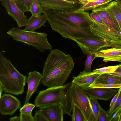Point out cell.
Masks as SVG:
<instances>
[{
	"label": "cell",
	"instance_id": "obj_26",
	"mask_svg": "<svg viewBox=\"0 0 121 121\" xmlns=\"http://www.w3.org/2000/svg\"><path fill=\"white\" fill-rule=\"evenodd\" d=\"M121 106V90L119 94L117 100L112 106L109 108L107 112L109 121L112 116L115 112Z\"/></svg>",
	"mask_w": 121,
	"mask_h": 121
},
{
	"label": "cell",
	"instance_id": "obj_8",
	"mask_svg": "<svg viewBox=\"0 0 121 121\" xmlns=\"http://www.w3.org/2000/svg\"><path fill=\"white\" fill-rule=\"evenodd\" d=\"M43 11L55 10L61 11L74 12L83 5L78 1L73 2L62 0H37Z\"/></svg>",
	"mask_w": 121,
	"mask_h": 121
},
{
	"label": "cell",
	"instance_id": "obj_38",
	"mask_svg": "<svg viewBox=\"0 0 121 121\" xmlns=\"http://www.w3.org/2000/svg\"><path fill=\"white\" fill-rule=\"evenodd\" d=\"M87 121H96L95 116L92 112L90 115Z\"/></svg>",
	"mask_w": 121,
	"mask_h": 121
},
{
	"label": "cell",
	"instance_id": "obj_25",
	"mask_svg": "<svg viewBox=\"0 0 121 121\" xmlns=\"http://www.w3.org/2000/svg\"><path fill=\"white\" fill-rule=\"evenodd\" d=\"M89 99L92 111L95 116L96 121H98V114L100 105L97 99L90 96Z\"/></svg>",
	"mask_w": 121,
	"mask_h": 121
},
{
	"label": "cell",
	"instance_id": "obj_27",
	"mask_svg": "<svg viewBox=\"0 0 121 121\" xmlns=\"http://www.w3.org/2000/svg\"><path fill=\"white\" fill-rule=\"evenodd\" d=\"M85 62V66L84 71L87 72L91 71V66L94 60L96 57L95 53H88Z\"/></svg>",
	"mask_w": 121,
	"mask_h": 121
},
{
	"label": "cell",
	"instance_id": "obj_4",
	"mask_svg": "<svg viewBox=\"0 0 121 121\" xmlns=\"http://www.w3.org/2000/svg\"><path fill=\"white\" fill-rule=\"evenodd\" d=\"M7 34L13 40L35 47L41 52L46 50H51L52 48L48 41L47 34L45 32L26 30L13 27L9 29Z\"/></svg>",
	"mask_w": 121,
	"mask_h": 121
},
{
	"label": "cell",
	"instance_id": "obj_30",
	"mask_svg": "<svg viewBox=\"0 0 121 121\" xmlns=\"http://www.w3.org/2000/svg\"><path fill=\"white\" fill-rule=\"evenodd\" d=\"M91 88H118L121 87V83L102 84L92 83L89 86Z\"/></svg>",
	"mask_w": 121,
	"mask_h": 121
},
{
	"label": "cell",
	"instance_id": "obj_35",
	"mask_svg": "<svg viewBox=\"0 0 121 121\" xmlns=\"http://www.w3.org/2000/svg\"><path fill=\"white\" fill-rule=\"evenodd\" d=\"M20 121H34L33 117L32 115H28L20 113Z\"/></svg>",
	"mask_w": 121,
	"mask_h": 121
},
{
	"label": "cell",
	"instance_id": "obj_33",
	"mask_svg": "<svg viewBox=\"0 0 121 121\" xmlns=\"http://www.w3.org/2000/svg\"><path fill=\"white\" fill-rule=\"evenodd\" d=\"M92 11L90 14L91 18L99 23L105 25L99 14L95 11Z\"/></svg>",
	"mask_w": 121,
	"mask_h": 121
},
{
	"label": "cell",
	"instance_id": "obj_6",
	"mask_svg": "<svg viewBox=\"0 0 121 121\" xmlns=\"http://www.w3.org/2000/svg\"><path fill=\"white\" fill-rule=\"evenodd\" d=\"M90 26L91 32L98 39L107 42L113 48H121V34L105 25L92 20Z\"/></svg>",
	"mask_w": 121,
	"mask_h": 121
},
{
	"label": "cell",
	"instance_id": "obj_9",
	"mask_svg": "<svg viewBox=\"0 0 121 121\" xmlns=\"http://www.w3.org/2000/svg\"><path fill=\"white\" fill-rule=\"evenodd\" d=\"M73 40L77 43L83 53L86 55L95 53L104 48H113L107 42L97 39H79Z\"/></svg>",
	"mask_w": 121,
	"mask_h": 121
},
{
	"label": "cell",
	"instance_id": "obj_10",
	"mask_svg": "<svg viewBox=\"0 0 121 121\" xmlns=\"http://www.w3.org/2000/svg\"><path fill=\"white\" fill-rule=\"evenodd\" d=\"M0 1L8 14L16 21L19 28L26 26L28 20L27 16L18 7L13 0H1Z\"/></svg>",
	"mask_w": 121,
	"mask_h": 121
},
{
	"label": "cell",
	"instance_id": "obj_14",
	"mask_svg": "<svg viewBox=\"0 0 121 121\" xmlns=\"http://www.w3.org/2000/svg\"><path fill=\"white\" fill-rule=\"evenodd\" d=\"M48 121H63L64 112L60 104H57L40 108Z\"/></svg>",
	"mask_w": 121,
	"mask_h": 121
},
{
	"label": "cell",
	"instance_id": "obj_23",
	"mask_svg": "<svg viewBox=\"0 0 121 121\" xmlns=\"http://www.w3.org/2000/svg\"><path fill=\"white\" fill-rule=\"evenodd\" d=\"M19 9L23 13L30 11L35 0H13Z\"/></svg>",
	"mask_w": 121,
	"mask_h": 121
},
{
	"label": "cell",
	"instance_id": "obj_40",
	"mask_svg": "<svg viewBox=\"0 0 121 121\" xmlns=\"http://www.w3.org/2000/svg\"><path fill=\"white\" fill-rule=\"evenodd\" d=\"M10 121H20V117L16 116L10 118Z\"/></svg>",
	"mask_w": 121,
	"mask_h": 121
},
{
	"label": "cell",
	"instance_id": "obj_12",
	"mask_svg": "<svg viewBox=\"0 0 121 121\" xmlns=\"http://www.w3.org/2000/svg\"><path fill=\"white\" fill-rule=\"evenodd\" d=\"M92 11H95L99 14L106 26L121 34V30L117 20L106 6L95 9Z\"/></svg>",
	"mask_w": 121,
	"mask_h": 121
},
{
	"label": "cell",
	"instance_id": "obj_41",
	"mask_svg": "<svg viewBox=\"0 0 121 121\" xmlns=\"http://www.w3.org/2000/svg\"><path fill=\"white\" fill-rule=\"evenodd\" d=\"M0 97H1L2 95V92L3 91V89L2 86L0 84Z\"/></svg>",
	"mask_w": 121,
	"mask_h": 121
},
{
	"label": "cell",
	"instance_id": "obj_2",
	"mask_svg": "<svg viewBox=\"0 0 121 121\" xmlns=\"http://www.w3.org/2000/svg\"><path fill=\"white\" fill-rule=\"evenodd\" d=\"M74 66L69 54L58 49L51 50L43 65L41 83L48 87L63 85Z\"/></svg>",
	"mask_w": 121,
	"mask_h": 121
},
{
	"label": "cell",
	"instance_id": "obj_1",
	"mask_svg": "<svg viewBox=\"0 0 121 121\" xmlns=\"http://www.w3.org/2000/svg\"><path fill=\"white\" fill-rule=\"evenodd\" d=\"M43 13L52 30L65 39H98L91 31L93 22L88 12L49 10L43 11Z\"/></svg>",
	"mask_w": 121,
	"mask_h": 121
},
{
	"label": "cell",
	"instance_id": "obj_29",
	"mask_svg": "<svg viewBox=\"0 0 121 121\" xmlns=\"http://www.w3.org/2000/svg\"><path fill=\"white\" fill-rule=\"evenodd\" d=\"M30 11L32 15L41 14L43 13L42 8L37 0H35L33 2Z\"/></svg>",
	"mask_w": 121,
	"mask_h": 121
},
{
	"label": "cell",
	"instance_id": "obj_43",
	"mask_svg": "<svg viewBox=\"0 0 121 121\" xmlns=\"http://www.w3.org/2000/svg\"><path fill=\"white\" fill-rule=\"evenodd\" d=\"M117 2L121 9V2L118 1Z\"/></svg>",
	"mask_w": 121,
	"mask_h": 121
},
{
	"label": "cell",
	"instance_id": "obj_34",
	"mask_svg": "<svg viewBox=\"0 0 121 121\" xmlns=\"http://www.w3.org/2000/svg\"><path fill=\"white\" fill-rule=\"evenodd\" d=\"M34 121H48L44 115L39 110L36 111L33 117Z\"/></svg>",
	"mask_w": 121,
	"mask_h": 121
},
{
	"label": "cell",
	"instance_id": "obj_20",
	"mask_svg": "<svg viewBox=\"0 0 121 121\" xmlns=\"http://www.w3.org/2000/svg\"><path fill=\"white\" fill-rule=\"evenodd\" d=\"M71 84V83L67 84L65 96L61 105L63 110L64 114H67L70 116H71L73 104L70 91Z\"/></svg>",
	"mask_w": 121,
	"mask_h": 121
},
{
	"label": "cell",
	"instance_id": "obj_36",
	"mask_svg": "<svg viewBox=\"0 0 121 121\" xmlns=\"http://www.w3.org/2000/svg\"><path fill=\"white\" fill-rule=\"evenodd\" d=\"M121 90V87L119 88L117 93L115 95L111 101L109 105V108H111L116 101Z\"/></svg>",
	"mask_w": 121,
	"mask_h": 121
},
{
	"label": "cell",
	"instance_id": "obj_16",
	"mask_svg": "<svg viewBox=\"0 0 121 121\" xmlns=\"http://www.w3.org/2000/svg\"><path fill=\"white\" fill-rule=\"evenodd\" d=\"M100 74L94 72H80L79 75L73 77L72 82L83 89L89 87Z\"/></svg>",
	"mask_w": 121,
	"mask_h": 121
},
{
	"label": "cell",
	"instance_id": "obj_44",
	"mask_svg": "<svg viewBox=\"0 0 121 121\" xmlns=\"http://www.w3.org/2000/svg\"><path fill=\"white\" fill-rule=\"evenodd\" d=\"M116 2L120 1L121 2V0H115Z\"/></svg>",
	"mask_w": 121,
	"mask_h": 121
},
{
	"label": "cell",
	"instance_id": "obj_37",
	"mask_svg": "<svg viewBox=\"0 0 121 121\" xmlns=\"http://www.w3.org/2000/svg\"><path fill=\"white\" fill-rule=\"evenodd\" d=\"M109 73L121 77V64H119V66L114 72Z\"/></svg>",
	"mask_w": 121,
	"mask_h": 121
},
{
	"label": "cell",
	"instance_id": "obj_17",
	"mask_svg": "<svg viewBox=\"0 0 121 121\" xmlns=\"http://www.w3.org/2000/svg\"><path fill=\"white\" fill-rule=\"evenodd\" d=\"M95 53L96 57L103 58L104 62L116 61L121 62V48L102 49Z\"/></svg>",
	"mask_w": 121,
	"mask_h": 121
},
{
	"label": "cell",
	"instance_id": "obj_42",
	"mask_svg": "<svg viewBox=\"0 0 121 121\" xmlns=\"http://www.w3.org/2000/svg\"><path fill=\"white\" fill-rule=\"evenodd\" d=\"M65 1H68L70 2H73L75 1H74L73 0H62Z\"/></svg>",
	"mask_w": 121,
	"mask_h": 121
},
{
	"label": "cell",
	"instance_id": "obj_19",
	"mask_svg": "<svg viewBox=\"0 0 121 121\" xmlns=\"http://www.w3.org/2000/svg\"><path fill=\"white\" fill-rule=\"evenodd\" d=\"M93 83H121V77L111 74L109 73L101 74Z\"/></svg>",
	"mask_w": 121,
	"mask_h": 121
},
{
	"label": "cell",
	"instance_id": "obj_7",
	"mask_svg": "<svg viewBox=\"0 0 121 121\" xmlns=\"http://www.w3.org/2000/svg\"><path fill=\"white\" fill-rule=\"evenodd\" d=\"M70 89L73 104H76L80 109L84 115L85 121H87L92 112L89 97L82 88L72 82Z\"/></svg>",
	"mask_w": 121,
	"mask_h": 121
},
{
	"label": "cell",
	"instance_id": "obj_11",
	"mask_svg": "<svg viewBox=\"0 0 121 121\" xmlns=\"http://www.w3.org/2000/svg\"><path fill=\"white\" fill-rule=\"evenodd\" d=\"M21 105L20 101L10 94H4L0 97V112L3 115H12Z\"/></svg>",
	"mask_w": 121,
	"mask_h": 121
},
{
	"label": "cell",
	"instance_id": "obj_31",
	"mask_svg": "<svg viewBox=\"0 0 121 121\" xmlns=\"http://www.w3.org/2000/svg\"><path fill=\"white\" fill-rule=\"evenodd\" d=\"M35 105L29 103L24 104L19 110L21 113L28 115H31L32 112L35 106Z\"/></svg>",
	"mask_w": 121,
	"mask_h": 121
},
{
	"label": "cell",
	"instance_id": "obj_24",
	"mask_svg": "<svg viewBox=\"0 0 121 121\" xmlns=\"http://www.w3.org/2000/svg\"><path fill=\"white\" fill-rule=\"evenodd\" d=\"M71 116L72 121H85L84 115L80 109L75 104H73Z\"/></svg>",
	"mask_w": 121,
	"mask_h": 121
},
{
	"label": "cell",
	"instance_id": "obj_5",
	"mask_svg": "<svg viewBox=\"0 0 121 121\" xmlns=\"http://www.w3.org/2000/svg\"><path fill=\"white\" fill-rule=\"evenodd\" d=\"M66 86V84L51 87L40 91L35 101V106L41 108L57 104L61 105Z\"/></svg>",
	"mask_w": 121,
	"mask_h": 121
},
{
	"label": "cell",
	"instance_id": "obj_3",
	"mask_svg": "<svg viewBox=\"0 0 121 121\" xmlns=\"http://www.w3.org/2000/svg\"><path fill=\"white\" fill-rule=\"evenodd\" d=\"M27 77L20 73L10 60L0 52V84L5 93L17 95L22 94Z\"/></svg>",
	"mask_w": 121,
	"mask_h": 121
},
{
	"label": "cell",
	"instance_id": "obj_39",
	"mask_svg": "<svg viewBox=\"0 0 121 121\" xmlns=\"http://www.w3.org/2000/svg\"><path fill=\"white\" fill-rule=\"evenodd\" d=\"M94 0H77V1H78L80 3L83 5L87 4L89 2Z\"/></svg>",
	"mask_w": 121,
	"mask_h": 121
},
{
	"label": "cell",
	"instance_id": "obj_32",
	"mask_svg": "<svg viewBox=\"0 0 121 121\" xmlns=\"http://www.w3.org/2000/svg\"><path fill=\"white\" fill-rule=\"evenodd\" d=\"M99 121H108L107 112L104 110L99 105L98 114Z\"/></svg>",
	"mask_w": 121,
	"mask_h": 121
},
{
	"label": "cell",
	"instance_id": "obj_28",
	"mask_svg": "<svg viewBox=\"0 0 121 121\" xmlns=\"http://www.w3.org/2000/svg\"><path fill=\"white\" fill-rule=\"evenodd\" d=\"M119 66V65L104 67L94 70L93 71L100 74L110 73L114 72Z\"/></svg>",
	"mask_w": 121,
	"mask_h": 121
},
{
	"label": "cell",
	"instance_id": "obj_18",
	"mask_svg": "<svg viewBox=\"0 0 121 121\" xmlns=\"http://www.w3.org/2000/svg\"><path fill=\"white\" fill-rule=\"evenodd\" d=\"M47 21V17L44 13L42 14L32 15L28 19L27 24L24 30L34 31L42 26Z\"/></svg>",
	"mask_w": 121,
	"mask_h": 121
},
{
	"label": "cell",
	"instance_id": "obj_13",
	"mask_svg": "<svg viewBox=\"0 0 121 121\" xmlns=\"http://www.w3.org/2000/svg\"><path fill=\"white\" fill-rule=\"evenodd\" d=\"M88 95L96 99L108 100L116 95L117 90L105 88H91L83 89Z\"/></svg>",
	"mask_w": 121,
	"mask_h": 121
},
{
	"label": "cell",
	"instance_id": "obj_45",
	"mask_svg": "<svg viewBox=\"0 0 121 121\" xmlns=\"http://www.w3.org/2000/svg\"><path fill=\"white\" fill-rule=\"evenodd\" d=\"M74 1H77V0H73Z\"/></svg>",
	"mask_w": 121,
	"mask_h": 121
},
{
	"label": "cell",
	"instance_id": "obj_15",
	"mask_svg": "<svg viewBox=\"0 0 121 121\" xmlns=\"http://www.w3.org/2000/svg\"><path fill=\"white\" fill-rule=\"evenodd\" d=\"M42 76V74L37 71H33L29 73L26 80L28 89L24 104L29 103L31 97L37 91L41 83Z\"/></svg>",
	"mask_w": 121,
	"mask_h": 121
},
{
	"label": "cell",
	"instance_id": "obj_21",
	"mask_svg": "<svg viewBox=\"0 0 121 121\" xmlns=\"http://www.w3.org/2000/svg\"><path fill=\"white\" fill-rule=\"evenodd\" d=\"M114 0H94L89 2L83 5L76 11L88 12L101 7L107 6L108 4Z\"/></svg>",
	"mask_w": 121,
	"mask_h": 121
},
{
	"label": "cell",
	"instance_id": "obj_22",
	"mask_svg": "<svg viewBox=\"0 0 121 121\" xmlns=\"http://www.w3.org/2000/svg\"><path fill=\"white\" fill-rule=\"evenodd\" d=\"M117 20L121 30V9L116 1L110 2L106 6Z\"/></svg>",
	"mask_w": 121,
	"mask_h": 121
}]
</instances>
